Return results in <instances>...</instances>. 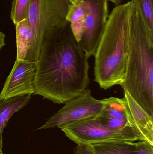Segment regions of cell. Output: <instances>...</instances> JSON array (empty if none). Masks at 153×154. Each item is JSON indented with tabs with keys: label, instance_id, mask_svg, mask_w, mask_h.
Listing matches in <instances>:
<instances>
[{
	"label": "cell",
	"instance_id": "1",
	"mask_svg": "<svg viewBox=\"0 0 153 154\" xmlns=\"http://www.w3.org/2000/svg\"><path fill=\"white\" fill-rule=\"evenodd\" d=\"M89 57L65 20L46 31L36 63L34 94L65 104L87 89Z\"/></svg>",
	"mask_w": 153,
	"mask_h": 154
},
{
	"label": "cell",
	"instance_id": "2",
	"mask_svg": "<svg viewBox=\"0 0 153 154\" xmlns=\"http://www.w3.org/2000/svg\"><path fill=\"white\" fill-rule=\"evenodd\" d=\"M131 4L126 76L120 86L153 116V35Z\"/></svg>",
	"mask_w": 153,
	"mask_h": 154
},
{
	"label": "cell",
	"instance_id": "3",
	"mask_svg": "<svg viewBox=\"0 0 153 154\" xmlns=\"http://www.w3.org/2000/svg\"><path fill=\"white\" fill-rule=\"evenodd\" d=\"M131 5L113 9L94 56V81L103 89L121 85L125 78Z\"/></svg>",
	"mask_w": 153,
	"mask_h": 154
},
{
	"label": "cell",
	"instance_id": "4",
	"mask_svg": "<svg viewBox=\"0 0 153 154\" xmlns=\"http://www.w3.org/2000/svg\"><path fill=\"white\" fill-rule=\"evenodd\" d=\"M58 128L67 137L77 145L143 140L133 128H126L121 130L110 129L102 125L97 116L73 121Z\"/></svg>",
	"mask_w": 153,
	"mask_h": 154
},
{
	"label": "cell",
	"instance_id": "5",
	"mask_svg": "<svg viewBox=\"0 0 153 154\" xmlns=\"http://www.w3.org/2000/svg\"><path fill=\"white\" fill-rule=\"evenodd\" d=\"M71 4L69 0H31L28 19L39 51L46 31L65 20Z\"/></svg>",
	"mask_w": 153,
	"mask_h": 154
},
{
	"label": "cell",
	"instance_id": "6",
	"mask_svg": "<svg viewBox=\"0 0 153 154\" xmlns=\"http://www.w3.org/2000/svg\"><path fill=\"white\" fill-rule=\"evenodd\" d=\"M65 104L64 106L49 118L38 130L58 128L73 121L97 116L102 107L101 100L95 98L88 88Z\"/></svg>",
	"mask_w": 153,
	"mask_h": 154
},
{
	"label": "cell",
	"instance_id": "7",
	"mask_svg": "<svg viewBox=\"0 0 153 154\" xmlns=\"http://www.w3.org/2000/svg\"><path fill=\"white\" fill-rule=\"evenodd\" d=\"M90 10L87 15L82 35L79 42L82 50L89 57L94 56L108 19V1L87 0Z\"/></svg>",
	"mask_w": 153,
	"mask_h": 154
},
{
	"label": "cell",
	"instance_id": "8",
	"mask_svg": "<svg viewBox=\"0 0 153 154\" xmlns=\"http://www.w3.org/2000/svg\"><path fill=\"white\" fill-rule=\"evenodd\" d=\"M36 72V63L16 59L0 93V99L34 93Z\"/></svg>",
	"mask_w": 153,
	"mask_h": 154
},
{
	"label": "cell",
	"instance_id": "9",
	"mask_svg": "<svg viewBox=\"0 0 153 154\" xmlns=\"http://www.w3.org/2000/svg\"><path fill=\"white\" fill-rule=\"evenodd\" d=\"M101 101L102 109L97 118L102 125L113 130L131 127L136 130L125 97H110Z\"/></svg>",
	"mask_w": 153,
	"mask_h": 154
},
{
	"label": "cell",
	"instance_id": "10",
	"mask_svg": "<svg viewBox=\"0 0 153 154\" xmlns=\"http://www.w3.org/2000/svg\"><path fill=\"white\" fill-rule=\"evenodd\" d=\"M17 59L36 63L39 51L36 47L29 21L25 19L15 25Z\"/></svg>",
	"mask_w": 153,
	"mask_h": 154
},
{
	"label": "cell",
	"instance_id": "11",
	"mask_svg": "<svg viewBox=\"0 0 153 154\" xmlns=\"http://www.w3.org/2000/svg\"><path fill=\"white\" fill-rule=\"evenodd\" d=\"M124 95L136 129L143 140L153 144V116L147 113L127 91L124 90Z\"/></svg>",
	"mask_w": 153,
	"mask_h": 154
},
{
	"label": "cell",
	"instance_id": "12",
	"mask_svg": "<svg viewBox=\"0 0 153 154\" xmlns=\"http://www.w3.org/2000/svg\"><path fill=\"white\" fill-rule=\"evenodd\" d=\"M30 98V95H28L0 99V153H2L3 133L7 122L14 113L28 104Z\"/></svg>",
	"mask_w": 153,
	"mask_h": 154
},
{
	"label": "cell",
	"instance_id": "13",
	"mask_svg": "<svg viewBox=\"0 0 153 154\" xmlns=\"http://www.w3.org/2000/svg\"><path fill=\"white\" fill-rule=\"evenodd\" d=\"M90 10L87 0H82L69 6L66 20L70 23L74 35L78 42L84 29L85 20Z\"/></svg>",
	"mask_w": 153,
	"mask_h": 154
},
{
	"label": "cell",
	"instance_id": "14",
	"mask_svg": "<svg viewBox=\"0 0 153 154\" xmlns=\"http://www.w3.org/2000/svg\"><path fill=\"white\" fill-rule=\"evenodd\" d=\"M90 145L94 154H137L135 143L129 141L103 142Z\"/></svg>",
	"mask_w": 153,
	"mask_h": 154
},
{
	"label": "cell",
	"instance_id": "15",
	"mask_svg": "<svg viewBox=\"0 0 153 154\" xmlns=\"http://www.w3.org/2000/svg\"><path fill=\"white\" fill-rule=\"evenodd\" d=\"M140 12L149 32L153 35V0H131Z\"/></svg>",
	"mask_w": 153,
	"mask_h": 154
},
{
	"label": "cell",
	"instance_id": "16",
	"mask_svg": "<svg viewBox=\"0 0 153 154\" xmlns=\"http://www.w3.org/2000/svg\"><path fill=\"white\" fill-rule=\"evenodd\" d=\"M31 0H13L10 18L14 25L28 18V12Z\"/></svg>",
	"mask_w": 153,
	"mask_h": 154
},
{
	"label": "cell",
	"instance_id": "17",
	"mask_svg": "<svg viewBox=\"0 0 153 154\" xmlns=\"http://www.w3.org/2000/svg\"><path fill=\"white\" fill-rule=\"evenodd\" d=\"M137 154H153V144L146 140L135 143Z\"/></svg>",
	"mask_w": 153,
	"mask_h": 154
},
{
	"label": "cell",
	"instance_id": "18",
	"mask_svg": "<svg viewBox=\"0 0 153 154\" xmlns=\"http://www.w3.org/2000/svg\"><path fill=\"white\" fill-rule=\"evenodd\" d=\"M74 154H94L90 145L78 144L75 148Z\"/></svg>",
	"mask_w": 153,
	"mask_h": 154
},
{
	"label": "cell",
	"instance_id": "19",
	"mask_svg": "<svg viewBox=\"0 0 153 154\" xmlns=\"http://www.w3.org/2000/svg\"><path fill=\"white\" fill-rule=\"evenodd\" d=\"M5 36L0 31V50L1 48L4 46H5Z\"/></svg>",
	"mask_w": 153,
	"mask_h": 154
},
{
	"label": "cell",
	"instance_id": "20",
	"mask_svg": "<svg viewBox=\"0 0 153 154\" xmlns=\"http://www.w3.org/2000/svg\"><path fill=\"white\" fill-rule=\"evenodd\" d=\"M107 1H110L111 2L113 3L116 6L119 5V4L121 2V0H107Z\"/></svg>",
	"mask_w": 153,
	"mask_h": 154
},
{
	"label": "cell",
	"instance_id": "21",
	"mask_svg": "<svg viewBox=\"0 0 153 154\" xmlns=\"http://www.w3.org/2000/svg\"><path fill=\"white\" fill-rule=\"evenodd\" d=\"M82 1V0H69L70 2L72 4H74L78 3V2H81V1Z\"/></svg>",
	"mask_w": 153,
	"mask_h": 154
},
{
	"label": "cell",
	"instance_id": "22",
	"mask_svg": "<svg viewBox=\"0 0 153 154\" xmlns=\"http://www.w3.org/2000/svg\"><path fill=\"white\" fill-rule=\"evenodd\" d=\"M0 154H3L2 153H0Z\"/></svg>",
	"mask_w": 153,
	"mask_h": 154
}]
</instances>
